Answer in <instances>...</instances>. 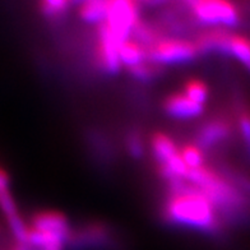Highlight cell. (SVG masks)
<instances>
[{
	"label": "cell",
	"mask_w": 250,
	"mask_h": 250,
	"mask_svg": "<svg viewBox=\"0 0 250 250\" xmlns=\"http://www.w3.org/2000/svg\"><path fill=\"white\" fill-rule=\"evenodd\" d=\"M164 216L171 224L191 227L204 232H216L222 224L216 204L187 180L168 184Z\"/></svg>",
	"instance_id": "6da1fadb"
},
{
	"label": "cell",
	"mask_w": 250,
	"mask_h": 250,
	"mask_svg": "<svg viewBox=\"0 0 250 250\" xmlns=\"http://www.w3.org/2000/svg\"><path fill=\"white\" fill-rule=\"evenodd\" d=\"M185 180L203 191L216 204L220 213H235L241 211L245 204L236 185L209 166L203 165L198 168H190Z\"/></svg>",
	"instance_id": "7a4b0ae2"
},
{
	"label": "cell",
	"mask_w": 250,
	"mask_h": 250,
	"mask_svg": "<svg viewBox=\"0 0 250 250\" xmlns=\"http://www.w3.org/2000/svg\"><path fill=\"white\" fill-rule=\"evenodd\" d=\"M198 55L199 51L194 41L184 37L162 36L147 49V59L161 66L191 62Z\"/></svg>",
	"instance_id": "3957f363"
},
{
	"label": "cell",
	"mask_w": 250,
	"mask_h": 250,
	"mask_svg": "<svg viewBox=\"0 0 250 250\" xmlns=\"http://www.w3.org/2000/svg\"><path fill=\"white\" fill-rule=\"evenodd\" d=\"M190 13L197 22L208 27H230L240 22V10L236 4L225 0H198L190 1Z\"/></svg>",
	"instance_id": "277c9868"
},
{
	"label": "cell",
	"mask_w": 250,
	"mask_h": 250,
	"mask_svg": "<svg viewBox=\"0 0 250 250\" xmlns=\"http://www.w3.org/2000/svg\"><path fill=\"white\" fill-rule=\"evenodd\" d=\"M124 42L107 23H101L97 26L96 32L95 60L96 64L104 73L116 74L122 69V62L119 56L120 45Z\"/></svg>",
	"instance_id": "5b68a950"
},
{
	"label": "cell",
	"mask_w": 250,
	"mask_h": 250,
	"mask_svg": "<svg viewBox=\"0 0 250 250\" xmlns=\"http://www.w3.org/2000/svg\"><path fill=\"white\" fill-rule=\"evenodd\" d=\"M139 4L130 0H115L109 1V12L105 23L110 26L114 32L123 41L130 37L133 28L141 20Z\"/></svg>",
	"instance_id": "8992f818"
},
{
	"label": "cell",
	"mask_w": 250,
	"mask_h": 250,
	"mask_svg": "<svg viewBox=\"0 0 250 250\" xmlns=\"http://www.w3.org/2000/svg\"><path fill=\"white\" fill-rule=\"evenodd\" d=\"M232 133V123L227 116L217 115L208 119L197 132V145L203 151L217 147L226 142Z\"/></svg>",
	"instance_id": "52a82bcc"
},
{
	"label": "cell",
	"mask_w": 250,
	"mask_h": 250,
	"mask_svg": "<svg viewBox=\"0 0 250 250\" xmlns=\"http://www.w3.org/2000/svg\"><path fill=\"white\" fill-rule=\"evenodd\" d=\"M28 226L40 231H46L50 234H55L58 236L65 239L69 243L72 236L73 229L65 214L56 209H41L33 213Z\"/></svg>",
	"instance_id": "ba28073f"
},
{
	"label": "cell",
	"mask_w": 250,
	"mask_h": 250,
	"mask_svg": "<svg viewBox=\"0 0 250 250\" xmlns=\"http://www.w3.org/2000/svg\"><path fill=\"white\" fill-rule=\"evenodd\" d=\"M232 32L225 27H208L201 31L195 37L194 42L199 54L221 53L229 55L230 39Z\"/></svg>",
	"instance_id": "9c48e42d"
},
{
	"label": "cell",
	"mask_w": 250,
	"mask_h": 250,
	"mask_svg": "<svg viewBox=\"0 0 250 250\" xmlns=\"http://www.w3.org/2000/svg\"><path fill=\"white\" fill-rule=\"evenodd\" d=\"M164 111L175 119H194L202 115L204 105L190 100L185 93L175 92L166 96L162 102Z\"/></svg>",
	"instance_id": "30bf717a"
},
{
	"label": "cell",
	"mask_w": 250,
	"mask_h": 250,
	"mask_svg": "<svg viewBox=\"0 0 250 250\" xmlns=\"http://www.w3.org/2000/svg\"><path fill=\"white\" fill-rule=\"evenodd\" d=\"M110 236H111V232L109 227L105 224L95 221V222H88L78 230H73L68 245H72L74 248L96 247V245L107 243Z\"/></svg>",
	"instance_id": "8fae6325"
},
{
	"label": "cell",
	"mask_w": 250,
	"mask_h": 250,
	"mask_svg": "<svg viewBox=\"0 0 250 250\" xmlns=\"http://www.w3.org/2000/svg\"><path fill=\"white\" fill-rule=\"evenodd\" d=\"M149 145L157 165H167L172 158L180 155V149L178 148L175 141L166 133H153L151 135Z\"/></svg>",
	"instance_id": "7c38bea8"
},
{
	"label": "cell",
	"mask_w": 250,
	"mask_h": 250,
	"mask_svg": "<svg viewBox=\"0 0 250 250\" xmlns=\"http://www.w3.org/2000/svg\"><path fill=\"white\" fill-rule=\"evenodd\" d=\"M119 56H120L122 65H125L129 69V68L138 65L142 62L147 60V50L137 40L133 37H128L120 45Z\"/></svg>",
	"instance_id": "4fadbf2b"
},
{
	"label": "cell",
	"mask_w": 250,
	"mask_h": 250,
	"mask_svg": "<svg viewBox=\"0 0 250 250\" xmlns=\"http://www.w3.org/2000/svg\"><path fill=\"white\" fill-rule=\"evenodd\" d=\"M109 12V1L106 0H88L79 4L78 14L81 20L97 26L104 23Z\"/></svg>",
	"instance_id": "5bb4252c"
},
{
	"label": "cell",
	"mask_w": 250,
	"mask_h": 250,
	"mask_svg": "<svg viewBox=\"0 0 250 250\" xmlns=\"http://www.w3.org/2000/svg\"><path fill=\"white\" fill-rule=\"evenodd\" d=\"M229 54L236 58L245 68L250 70V39L241 33L232 32Z\"/></svg>",
	"instance_id": "9a60e30c"
},
{
	"label": "cell",
	"mask_w": 250,
	"mask_h": 250,
	"mask_svg": "<svg viewBox=\"0 0 250 250\" xmlns=\"http://www.w3.org/2000/svg\"><path fill=\"white\" fill-rule=\"evenodd\" d=\"M70 5L72 1H66V0H43L39 3V12L46 20L58 21L62 20L69 12Z\"/></svg>",
	"instance_id": "2e32d148"
},
{
	"label": "cell",
	"mask_w": 250,
	"mask_h": 250,
	"mask_svg": "<svg viewBox=\"0 0 250 250\" xmlns=\"http://www.w3.org/2000/svg\"><path fill=\"white\" fill-rule=\"evenodd\" d=\"M183 93L197 104L204 105L208 100V86L199 78H189L184 83Z\"/></svg>",
	"instance_id": "e0dca14e"
},
{
	"label": "cell",
	"mask_w": 250,
	"mask_h": 250,
	"mask_svg": "<svg viewBox=\"0 0 250 250\" xmlns=\"http://www.w3.org/2000/svg\"><path fill=\"white\" fill-rule=\"evenodd\" d=\"M128 70L137 81L148 82V81H152V79L157 78L160 76V73L162 72V66L147 59L145 62H142L141 64H138V65L129 68Z\"/></svg>",
	"instance_id": "ac0fdd59"
},
{
	"label": "cell",
	"mask_w": 250,
	"mask_h": 250,
	"mask_svg": "<svg viewBox=\"0 0 250 250\" xmlns=\"http://www.w3.org/2000/svg\"><path fill=\"white\" fill-rule=\"evenodd\" d=\"M180 155L189 168H198L204 165V151L197 143H188L180 148Z\"/></svg>",
	"instance_id": "d6986e66"
},
{
	"label": "cell",
	"mask_w": 250,
	"mask_h": 250,
	"mask_svg": "<svg viewBox=\"0 0 250 250\" xmlns=\"http://www.w3.org/2000/svg\"><path fill=\"white\" fill-rule=\"evenodd\" d=\"M237 126L244 147L250 157V107H248L247 105H240V107L237 109Z\"/></svg>",
	"instance_id": "ffe728a7"
},
{
	"label": "cell",
	"mask_w": 250,
	"mask_h": 250,
	"mask_svg": "<svg viewBox=\"0 0 250 250\" xmlns=\"http://www.w3.org/2000/svg\"><path fill=\"white\" fill-rule=\"evenodd\" d=\"M126 146H128L129 152H130L134 157H141V156L143 155L145 143H143L142 138L139 137V134H137V133H132V134L128 135Z\"/></svg>",
	"instance_id": "44dd1931"
},
{
	"label": "cell",
	"mask_w": 250,
	"mask_h": 250,
	"mask_svg": "<svg viewBox=\"0 0 250 250\" xmlns=\"http://www.w3.org/2000/svg\"><path fill=\"white\" fill-rule=\"evenodd\" d=\"M7 187H9V176L3 167H0V189Z\"/></svg>",
	"instance_id": "7402d4cb"
}]
</instances>
